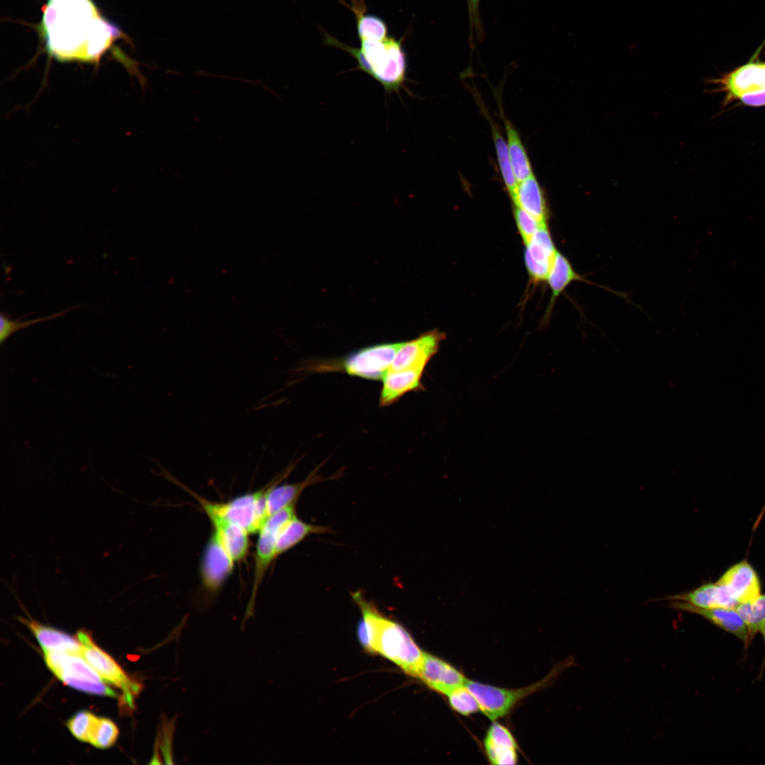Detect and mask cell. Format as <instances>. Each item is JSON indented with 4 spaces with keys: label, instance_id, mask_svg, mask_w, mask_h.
<instances>
[{
    "label": "cell",
    "instance_id": "cell-20",
    "mask_svg": "<svg viewBox=\"0 0 765 765\" xmlns=\"http://www.w3.org/2000/svg\"><path fill=\"white\" fill-rule=\"evenodd\" d=\"M20 620L30 628L43 651L81 654V644L77 638L32 619Z\"/></svg>",
    "mask_w": 765,
    "mask_h": 765
},
{
    "label": "cell",
    "instance_id": "cell-9",
    "mask_svg": "<svg viewBox=\"0 0 765 765\" xmlns=\"http://www.w3.org/2000/svg\"><path fill=\"white\" fill-rule=\"evenodd\" d=\"M44 653L47 666L64 684L90 694L103 693V679L81 654L48 651Z\"/></svg>",
    "mask_w": 765,
    "mask_h": 765
},
{
    "label": "cell",
    "instance_id": "cell-6",
    "mask_svg": "<svg viewBox=\"0 0 765 765\" xmlns=\"http://www.w3.org/2000/svg\"><path fill=\"white\" fill-rule=\"evenodd\" d=\"M763 45L745 64L711 81L725 94V104L740 101L749 107L765 106V61L758 59Z\"/></svg>",
    "mask_w": 765,
    "mask_h": 765
},
{
    "label": "cell",
    "instance_id": "cell-14",
    "mask_svg": "<svg viewBox=\"0 0 765 765\" xmlns=\"http://www.w3.org/2000/svg\"><path fill=\"white\" fill-rule=\"evenodd\" d=\"M417 679L433 691L447 696L451 691L465 686L468 679L446 661L424 652Z\"/></svg>",
    "mask_w": 765,
    "mask_h": 765
},
{
    "label": "cell",
    "instance_id": "cell-36",
    "mask_svg": "<svg viewBox=\"0 0 765 765\" xmlns=\"http://www.w3.org/2000/svg\"><path fill=\"white\" fill-rule=\"evenodd\" d=\"M760 633L762 635L764 645H765V625L761 628ZM764 669H765V654H764V659H763V661L761 662V667H760V672H759V677L763 675V672L764 671Z\"/></svg>",
    "mask_w": 765,
    "mask_h": 765
},
{
    "label": "cell",
    "instance_id": "cell-34",
    "mask_svg": "<svg viewBox=\"0 0 765 765\" xmlns=\"http://www.w3.org/2000/svg\"><path fill=\"white\" fill-rule=\"evenodd\" d=\"M514 216L518 231L523 244H527L532 239L537 230L543 225L547 224L540 223L533 215L522 208L514 205Z\"/></svg>",
    "mask_w": 765,
    "mask_h": 765
},
{
    "label": "cell",
    "instance_id": "cell-26",
    "mask_svg": "<svg viewBox=\"0 0 765 765\" xmlns=\"http://www.w3.org/2000/svg\"><path fill=\"white\" fill-rule=\"evenodd\" d=\"M504 121L510 162L514 176L518 183L534 174L519 134L509 120L504 118Z\"/></svg>",
    "mask_w": 765,
    "mask_h": 765
},
{
    "label": "cell",
    "instance_id": "cell-12",
    "mask_svg": "<svg viewBox=\"0 0 765 765\" xmlns=\"http://www.w3.org/2000/svg\"><path fill=\"white\" fill-rule=\"evenodd\" d=\"M445 339L446 334L435 329L421 334L412 340L402 342L389 370L426 368Z\"/></svg>",
    "mask_w": 765,
    "mask_h": 765
},
{
    "label": "cell",
    "instance_id": "cell-21",
    "mask_svg": "<svg viewBox=\"0 0 765 765\" xmlns=\"http://www.w3.org/2000/svg\"><path fill=\"white\" fill-rule=\"evenodd\" d=\"M516 205L537 219L548 224V208L543 191L534 175L518 183L516 193L512 200Z\"/></svg>",
    "mask_w": 765,
    "mask_h": 765
},
{
    "label": "cell",
    "instance_id": "cell-31",
    "mask_svg": "<svg viewBox=\"0 0 765 765\" xmlns=\"http://www.w3.org/2000/svg\"><path fill=\"white\" fill-rule=\"evenodd\" d=\"M97 718L89 711L81 710L73 715L67 722V725L74 737L81 742L89 743Z\"/></svg>",
    "mask_w": 765,
    "mask_h": 765
},
{
    "label": "cell",
    "instance_id": "cell-3",
    "mask_svg": "<svg viewBox=\"0 0 765 765\" xmlns=\"http://www.w3.org/2000/svg\"><path fill=\"white\" fill-rule=\"evenodd\" d=\"M351 596L362 614L357 627L361 646L369 652L387 659L407 675L417 678L424 652L409 633L380 613L360 591L351 593Z\"/></svg>",
    "mask_w": 765,
    "mask_h": 765
},
{
    "label": "cell",
    "instance_id": "cell-13",
    "mask_svg": "<svg viewBox=\"0 0 765 765\" xmlns=\"http://www.w3.org/2000/svg\"><path fill=\"white\" fill-rule=\"evenodd\" d=\"M525 246L524 262L531 279L534 283L545 281L558 251L548 224L541 226Z\"/></svg>",
    "mask_w": 765,
    "mask_h": 765
},
{
    "label": "cell",
    "instance_id": "cell-29",
    "mask_svg": "<svg viewBox=\"0 0 765 765\" xmlns=\"http://www.w3.org/2000/svg\"><path fill=\"white\" fill-rule=\"evenodd\" d=\"M75 308L76 307H72L50 315L25 321H20L19 319H13L8 314L2 312L0 316V343L3 344L10 336L21 329L28 328L31 325L40 322L50 321L60 317L67 312Z\"/></svg>",
    "mask_w": 765,
    "mask_h": 765
},
{
    "label": "cell",
    "instance_id": "cell-2",
    "mask_svg": "<svg viewBox=\"0 0 765 765\" xmlns=\"http://www.w3.org/2000/svg\"><path fill=\"white\" fill-rule=\"evenodd\" d=\"M359 47L346 45L324 33L326 45L349 53L361 70L378 81L387 94L407 91L408 59L403 41L389 35L385 21L380 16L362 11L356 16ZM409 91V90H408Z\"/></svg>",
    "mask_w": 765,
    "mask_h": 765
},
{
    "label": "cell",
    "instance_id": "cell-1",
    "mask_svg": "<svg viewBox=\"0 0 765 765\" xmlns=\"http://www.w3.org/2000/svg\"><path fill=\"white\" fill-rule=\"evenodd\" d=\"M41 30L48 52L62 61H94L120 33L91 0H48Z\"/></svg>",
    "mask_w": 765,
    "mask_h": 765
},
{
    "label": "cell",
    "instance_id": "cell-19",
    "mask_svg": "<svg viewBox=\"0 0 765 765\" xmlns=\"http://www.w3.org/2000/svg\"><path fill=\"white\" fill-rule=\"evenodd\" d=\"M664 599L685 601L703 608H735L738 605L727 589L717 582L707 583L686 592L666 596Z\"/></svg>",
    "mask_w": 765,
    "mask_h": 765
},
{
    "label": "cell",
    "instance_id": "cell-24",
    "mask_svg": "<svg viewBox=\"0 0 765 765\" xmlns=\"http://www.w3.org/2000/svg\"><path fill=\"white\" fill-rule=\"evenodd\" d=\"M212 530L218 535L222 545L234 560H243L247 555L250 542L249 533L242 527L220 518L209 519Z\"/></svg>",
    "mask_w": 765,
    "mask_h": 765
},
{
    "label": "cell",
    "instance_id": "cell-18",
    "mask_svg": "<svg viewBox=\"0 0 765 765\" xmlns=\"http://www.w3.org/2000/svg\"><path fill=\"white\" fill-rule=\"evenodd\" d=\"M484 744L491 764H516L518 746L513 735L505 726L494 722L487 732Z\"/></svg>",
    "mask_w": 765,
    "mask_h": 765
},
{
    "label": "cell",
    "instance_id": "cell-27",
    "mask_svg": "<svg viewBox=\"0 0 765 765\" xmlns=\"http://www.w3.org/2000/svg\"><path fill=\"white\" fill-rule=\"evenodd\" d=\"M488 120L491 124L492 138L502 178L505 188L511 200H513L516 196L518 182L511 165L506 140L504 138L494 122L490 118H488Z\"/></svg>",
    "mask_w": 765,
    "mask_h": 765
},
{
    "label": "cell",
    "instance_id": "cell-17",
    "mask_svg": "<svg viewBox=\"0 0 765 765\" xmlns=\"http://www.w3.org/2000/svg\"><path fill=\"white\" fill-rule=\"evenodd\" d=\"M425 368H411L399 370H388L382 381L379 405L388 407L397 402L409 392L424 390L421 378Z\"/></svg>",
    "mask_w": 765,
    "mask_h": 765
},
{
    "label": "cell",
    "instance_id": "cell-8",
    "mask_svg": "<svg viewBox=\"0 0 765 765\" xmlns=\"http://www.w3.org/2000/svg\"><path fill=\"white\" fill-rule=\"evenodd\" d=\"M295 504L293 503L270 516L258 532L251 593L243 623L254 614L258 591L266 571L276 558V544L278 534L283 526L297 516Z\"/></svg>",
    "mask_w": 765,
    "mask_h": 765
},
{
    "label": "cell",
    "instance_id": "cell-35",
    "mask_svg": "<svg viewBox=\"0 0 765 765\" xmlns=\"http://www.w3.org/2000/svg\"><path fill=\"white\" fill-rule=\"evenodd\" d=\"M468 5V18L470 24L469 41L470 46L473 45V36L478 42H481L484 37V31L482 21L480 13V4L481 0H466Z\"/></svg>",
    "mask_w": 765,
    "mask_h": 765
},
{
    "label": "cell",
    "instance_id": "cell-30",
    "mask_svg": "<svg viewBox=\"0 0 765 765\" xmlns=\"http://www.w3.org/2000/svg\"><path fill=\"white\" fill-rule=\"evenodd\" d=\"M118 734V728L112 720L98 717L89 743L99 749H107L115 744Z\"/></svg>",
    "mask_w": 765,
    "mask_h": 765
},
{
    "label": "cell",
    "instance_id": "cell-5",
    "mask_svg": "<svg viewBox=\"0 0 765 765\" xmlns=\"http://www.w3.org/2000/svg\"><path fill=\"white\" fill-rule=\"evenodd\" d=\"M402 342L382 343L361 348L340 358L311 361L301 370L342 372L369 380H382Z\"/></svg>",
    "mask_w": 765,
    "mask_h": 765
},
{
    "label": "cell",
    "instance_id": "cell-28",
    "mask_svg": "<svg viewBox=\"0 0 765 765\" xmlns=\"http://www.w3.org/2000/svg\"><path fill=\"white\" fill-rule=\"evenodd\" d=\"M749 630V642L765 625V594L754 600L740 603L735 608Z\"/></svg>",
    "mask_w": 765,
    "mask_h": 765
},
{
    "label": "cell",
    "instance_id": "cell-11",
    "mask_svg": "<svg viewBox=\"0 0 765 765\" xmlns=\"http://www.w3.org/2000/svg\"><path fill=\"white\" fill-rule=\"evenodd\" d=\"M234 562L218 535L212 530L200 567V579L205 591L209 594L220 591L232 573Z\"/></svg>",
    "mask_w": 765,
    "mask_h": 765
},
{
    "label": "cell",
    "instance_id": "cell-7",
    "mask_svg": "<svg viewBox=\"0 0 765 765\" xmlns=\"http://www.w3.org/2000/svg\"><path fill=\"white\" fill-rule=\"evenodd\" d=\"M574 662L567 659L556 665L545 679L519 688L497 687L468 679L467 688L477 699L480 710L490 720L495 721L507 715L515 705L533 692L548 686L565 669Z\"/></svg>",
    "mask_w": 765,
    "mask_h": 765
},
{
    "label": "cell",
    "instance_id": "cell-4",
    "mask_svg": "<svg viewBox=\"0 0 765 765\" xmlns=\"http://www.w3.org/2000/svg\"><path fill=\"white\" fill-rule=\"evenodd\" d=\"M295 463L288 465L269 482L259 489L246 493L226 502L208 500L193 492L186 485L174 478L171 482L182 487L191 494L202 507L208 518H220L236 524L249 534L258 533L266 519V497L269 490L284 480L293 470Z\"/></svg>",
    "mask_w": 765,
    "mask_h": 765
},
{
    "label": "cell",
    "instance_id": "cell-22",
    "mask_svg": "<svg viewBox=\"0 0 765 765\" xmlns=\"http://www.w3.org/2000/svg\"><path fill=\"white\" fill-rule=\"evenodd\" d=\"M311 472L304 480L295 483L277 484L268 492L266 497V512L268 518L282 509L296 503L302 491L324 479L317 475L318 469Z\"/></svg>",
    "mask_w": 765,
    "mask_h": 765
},
{
    "label": "cell",
    "instance_id": "cell-32",
    "mask_svg": "<svg viewBox=\"0 0 765 765\" xmlns=\"http://www.w3.org/2000/svg\"><path fill=\"white\" fill-rule=\"evenodd\" d=\"M451 708L463 715H469L480 710V705L473 694L463 686L447 695Z\"/></svg>",
    "mask_w": 765,
    "mask_h": 765
},
{
    "label": "cell",
    "instance_id": "cell-33",
    "mask_svg": "<svg viewBox=\"0 0 765 765\" xmlns=\"http://www.w3.org/2000/svg\"><path fill=\"white\" fill-rule=\"evenodd\" d=\"M177 718L178 715H176L171 720H168L165 715H162L161 730L157 737L164 759V763L168 764H174L172 748Z\"/></svg>",
    "mask_w": 765,
    "mask_h": 765
},
{
    "label": "cell",
    "instance_id": "cell-15",
    "mask_svg": "<svg viewBox=\"0 0 765 765\" xmlns=\"http://www.w3.org/2000/svg\"><path fill=\"white\" fill-rule=\"evenodd\" d=\"M670 607L683 612L697 614L724 631L740 640L746 647L750 644L749 630L735 608L694 606L685 601L672 600Z\"/></svg>",
    "mask_w": 765,
    "mask_h": 765
},
{
    "label": "cell",
    "instance_id": "cell-25",
    "mask_svg": "<svg viewBox=\"0 0 765 765\" xmlns=\"http://www.w3.org/2000/svg\"><path fill=\"white\" fill-rule=\"evenodd\" d=\"M329 532L326 526H316L296 516L289 521L280 531L276 544V557L290 550L311 534Z\"/></svg>",
    "mask_w": 765,
    "mask_h": 765
},
{
    "label": "cell",
    "instance_id": "cell-16",
    "mask_svg": "<svg viewBox=\"0 0 765 765\" xmlns=\"http://www.w3.org/2000/svg\"><path fill=\"white\" fill-rule=\"evenodd\" d=\"M716 582L724 586L738 604L754 600L761 595L758 574L745 560L730 567Z\"/></svg>",
    "mask_w": 765,
    "mask_h": 765
},
{
    "label": "cell",
    "instance_id": "cell-23",
    "mask_svg": "<svg viewBox=\"0 0 765 765\" xmlns=\"http://www.w3.org/2000/svg\"><path fill=\"white\" fill-rule=\"evenodd\" d=\"M546 281L551 290V296L545 312V318L550 317L556 300L572 282L584 281L587 283H594L581 276L574 269L570 261L559 251L556 254Z\"/></svg>",
    "mask_w": 765,
    "mask_h": 765
},
{
    "label": "cell",
    "instance_id": "cell-10",
    "mask_svg": "<svg viewBox=\"0 0 765 765\" xmlns=\"http://www.w3.org/2000/svg\"><path fill=\"white\" fill-rule=\"evenodd\" d=\"M76 638L81 644V654L88 664L103 680L121 688L125 702L132 706L133 695L140 692L141 685L132 681L118 663L94 642L86 631L79 630Z\"/></svg>",
    "mask_w": 765,
    "mask_h": 765
}]
</instances>
